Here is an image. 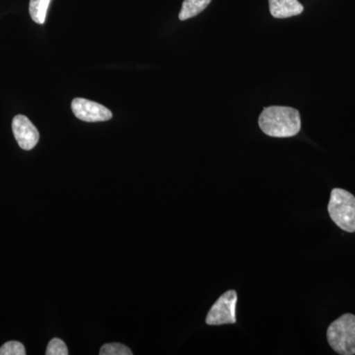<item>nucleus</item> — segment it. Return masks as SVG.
Instances as JSON below:
<instances>
[{
    "instance_id": "1",
    "label": "nucleus",
    "mask_w": 355,
    "mask_h": 355,
    "mask_svg": "<svg viewBox=\"0 0 355 355\" xmlns=\"http://www.w3.org/2000/svg\"><path fill=\"white\" fill-rule=\"evenodd\" d=\"M259 125L268 137H292L300 132V113L291 107H268L261 112Z\"/></svg>"
},
{
    "instance_id": "2",
    "label": "nucleus",
    "mask_w": 355,
    "mask_h": 355,
    "mask_svg": "<svg viewBox=\"0 0 355 355\" xmlns=\"http://www.w3.org/2000/svg\"><path fill=\"white\" fill-rule=\"evenodd\" d=\"M327 340L334 352L340 355L355 354V315L347 313L329 326Z\"/></svg>"
},
{
    "instance_id": "3",
    "label": "nucleus",
    "mask_w": 355,
    "mask_h": 355,
    "mask_svg": "<svg viewBox=\"0 0 355 355\" xmlns=\"http://www.w3.org/2000/svg\"><path fill=\"white\" fill-rule=\"evenodd\" d=\"M328 211L338 227L345 232H355V197L352 193L343 189H334Z\"/></svg>"
},
{
    "instance_id": "4",
    "label": "nucleus",
    "mask_w": 355,
    "mask_h": 355,
    "mask_svg": "<svg viewBox=\"0 0 355 355\" xmlns=\"http://www.w3.org/2000/svg\"><path fill=\"white\" fill-rule=\"evenodd\" d=\"M237 301L238 294L234 289L224 292L210 308L205 318V323L209 326L235 324L237 322V318H236Z\"/></svg>"
},
{
    "instance_id": "5",
    "label": "nucleus",
    "mask_w": 355,
    "mask_h": 355,
    "mask_svg": "<svg viewBox=\"0 0 355 355\" xmlns=\"http://www.w3.org/2000/svg\"><path fill=\"white\" fill-rule=\"evenodd\" d=\"M71 109L78 120L87 123L106 121L113 118V114L108 108L83 98H76L71 103Z\"/></svg>"
},
{
    "instance_id": "6",
    "label": "nucleus",
    "mask_w": 355,
    "mask_h": 355,
    "mask_svg": "<svg viewBox=\"0 0 355 355\" xmlns=\"http://www.w3.org/2000/svg\"><path fill=\"white\" fill-rule=\"evenodd\" d=\"M12 130L18 144L24 150H31L39 142V130L24 114L14 116Z\"/></svg>"
},
{
    "instance_id": "7",
    "label": "nucleus",
    "mask_w": 355,
    "mask_h": 355,
    "mask_svg": "<svg viewBox=\"0 0 355 355\" xmlns=\"http://www.w3.org/2000/svg\"><path fill=\"white\" fill-rule=\"evenodd\" d=\"M268 2L270 14L277 19L299 15L304 10L298 0H268Z\"/></svg>"
},
{
    "instance_id": "8",
    "label": "nucleus",
    "mask_w": 355,
    "mask_h": 355,
    "mask_svg": "<svg viewBox=\"0 0 355 355\" xmlns=\"http://www.w3.org/2000/svg\"><path fill=\"white\" fill-rule=\"evenodd\" d=\"M210 1L211 0H184L179 19L184 21L195 17L209 6Z\"/></svg>"
},
{
    "instance_id": "9",
    "label": "nucleus",
    "mask_w": 355,
    "mask_h": 355,
    "mask_svg": "<svg viewBox=\"0 0 355 355\" xmlns=\"http://www.w3.org/2000/svg\"><path fill=\"white\" fill-rule=\"evenodd\" d=\"M51 0H30L29 12L37 24H44Z\"/></svg>"
},
{
    "instance_id": "10",
    "label": "nucleus",
    "mask_w": 355,
    "mask_h": 355,
    "mask_svg": "<svg viewBox=\"0 0 355 355\" xmlns=\"http://www.w3.org/2000/svg\"><path fill=\"white\" fill-rule=\"evenodd\" d=\"M101 355H132V352L130 347L121 343H107L100 349Z\"/></svg>"
},
{
    "instance_id": "11",
    "label": "nucleus",
    "mask_w": 355,
    "mask_h": 355,
    "mask_svg": "<svg viewBox=\"0 0 355 355\" xmlns=\"http://www.w3.org/2000/svg\"><path fill=\"white\" fill-rule=\"evenodd\" d=\"M26 350L24 345L19 342H8L4 343L0 347V355H25Z\"/></svg>"
},
{
    "instance_id": "12",
    "label": "nucleus",
    "mask_w": 355,
    "mask_h": 355,
    "mask_svg": "<svg viewBox=\"0 0 355 355\" xmlns=\"http://www.w3.org/2000/svg\"><path fill=\"white\" fill-rule=\"evenodd\" d=\"M46 355H67L69 354V349L65 345L64 340L60 338H53L49 343L48 347H46Z\"/></svg>"
}]
</instances>
